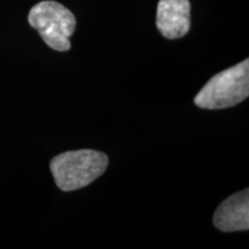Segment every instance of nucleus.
I'll list each match as a JSON object with an SVG mask.
<instances>
[{"label": "nucleus", "instance_id": "4", "mask_svg": "<svg viewBox=\"0 0 249 249\" xmlns=\"http://www.w3.org/2000/svg\"><path fill=\"white\" fill-rule=\"evenodd\" d=\"M156 24L165 38H181L191 28L189 0H160Z\"/></svg>", "mask_w": 249, "mask_h": 249}, {"label": "nucleus", "instance_id": "3", "mask_svg": "<svg viewBox=\"0 0 249 249\" xmlns=\"http://www.w3.org/2000/svg\"><path fill=\"white\" fill-rule=\"evenodd\" d=\"M28 21L51 49L60 52L71 49L70 37L75 30L76 18L65 6L52 0L40 1L30 9Z\"/></svg>", "mask_w": 249, "mask_h": 249}, {"label": "nucleus", "instance_id": "5", "mask_svg": "<svg viewBox=\"0 0 249 249\" xmlns=\"http://www.w3.org/2000/svg\"><path fill=\"white\" fill-rule=\"evenodd\" d=\"M213 224L222 232L247 231L249 229V191L236 193L220 203L213 214Z\"/></svg>", "mask_w": 249, "mask_h": 249}, {"label": "nucleus", "instance_id": "1", "mask_svg": "<svg viewBox=\"0 0 249 249\" xmlns=\"http://www.w3.org/2000/svg\"><path fill=\"white\" fill-rule=\"evenodd\" d=\"M107 166V156L90 149L62 152L50 163L55 185L64 192L77 191L90 185L104 174Z\"/></svg>", "mask_w": 249, "mask_h": 249}, {"label": "nucleus", "instance_id": "2", "mask_svg": "<svg viewBox=\"0 0 249 249\" xmlns=\"http://www.w3.org/2000/svg\"><path fill=\"white\" fill-rule=\"evenodd\" d=\"M249 95V61L220 71L208 81L195 96L194 103L201 108L222 110L235 107Z\"/></svg>", "mask_w": 249, "mask_h": 249}]
</instances>
